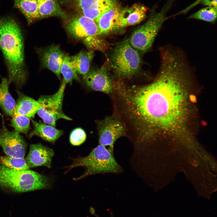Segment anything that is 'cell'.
Segmentation results:
<instances>
[{
  "label": "cell",
  "instance_id": "obj_28",
  "mask_svg": "<svg viewBox=\"0 0 217 217\" xmlns=\"http://www.w3.org/2000/svg\"><path fill=\"white\" fill-rule=\"evenodd\" d=\"M86 134L85 132L80 128H76L71 132L70 136V141L73 145L79 146L86 140Z\"/></svg>",
  "mask_w": 217,
  "mask_h": 217
},
{
  "label": "cell",
  "instance_id": "obj_12",
  "mask_svg": "<svg viewBox=\"0 0 217 217\" xmlns=\"http://www.w3.org/2000/svg\"><path fill=\"white\" fill-rule=\"evenodd\" d=\"M83 78L86 86L92 90L107 94L113 93V82L105 67L89 71Z\"/></svg>",
  "mask_w": 217,
  "mask_h": 217
},
{
  "label": "cell",
  "instance_id": "obj_22",
  "mask_svg": "<svg viewBox=\"0 0 217 217\" xmlns=\"http://www.w3.org/2000/svg\"><path fill=\"white\" fill-rule=\"evenodd\" d=\"M94 55V51L90 50L82 51L76 55L70 56L71 60L78 74L84 75L89 72Z\"/></svg>",
  "mask_w": 217,
  "mask_h": 217
},
{
  "label": "cell",
  "instance_id": "obj_9",
  "mask_svg": "<svg viewBox=\"0 0 217 217\" xmlns=\"http://www.w3.org/2000/svg\"><path fill=\"white\" fill-rule=\"evenodd\" d=\"M62 2L76 13L90 18L96 23L103 13L116 3V0H62Z\"/></svg>",
  "mask_w": 217,
  "mask_h": 217
},
{
  "label": "cell",
  "instance_id": "obj_4",
  "mask_svg": "<svg viewBox=\"0 0 217 217\" xmlns=\"http://www.w3.org/2000/svg\"><path fill=\"white\" fill-rule=\"evenodd\" d=\"M78 166L84 167L85 171L80 177L74 179L75 180L95 174L117 173L121 170V167L115 160L113 154L105 147L100 144L86 156L74 159L72 164L68 168L70 169Z\"/></svg>",
  "mask_w": 217,
  "mask_h": 217
},
{
  "label": "cell",
  "instance_id": "obj_20",
  "mask_svg": "<svg viewBox=\"0 0 217 217\" xmlns=\"http://www.w3.org/2000/svg\"><path fill=\"white\" fill-rule=\"evenodd\" d=\"M14 7L19 10L29 25L39 19L38 0H13Z\"/></svg>",
  "mask_w": 217,
  "mask_h": 217
},
{
  "label": "cell",
  "instance_id": "obj_8",
  "mask_svg": "<svg viewBox=\"0 0 217 217\" xmlns=\"http://www.w3.org/2000/svg\"><path fill=\"white\" fill-rule=\"evenodd\" d=\"M99 135V144L105 147L113 154L114 145L119 138L126 134L125 127L115 113L96 121Z\"/></svg>",
  "mask_w": 217,
  "mask_h": 217
},
{
  "label": "cell",
  "instance_id": "obj_16",
  "mask_svg": "<svg viewBox=\"0 0 217 217\" xmlns=\"http://www.w3.org/2000/svg\"><path fill=\"white\" fill-rule=\"evenodd\" d=\"M18 97L14 115H21L29 118H33L41 107L38 101L17 91Z\"/></svg>",
  "mask_w": 217,
  "mask_h": 217
},
{
  "label": "cell",
  "instance_id": "obj_10",
  "mask_svg": "<svg viewBox=\"0 0 217 217\" xmlns=\"http://www.w3.org/2000/svg\"><path fill=\"white\" fill-rule=\"evenodd\" d=\"M66 28L69 34L77 39L99 35L98 27L94 20L78 13L70 16L67 21Z\"/></svg>",
  "mask_w": 217,
  "mask_h": 217
},
{
  "label": "cell",
  "instance_id": "obj_2",
  "mask_svg": "<svg viewBox=\"0 0 217 217\" xmlns=\"http://www.w3.org/2000/svg\"><path fill=\"white\" fill-rule=\"evenodd\" d=\"M0 49L7 68L9 82L20 88L27 77L24 37L19 24L9 16H0Z\"/></svg>",
  "mask_w": 217,
  "mask_h": 217
},
{
  "label": "cell",
  "instance_id": "obj_18",
  "mask_svg": "<svg viewBox=\"0 0 217 217\" xmlns=\"http://www.w3.org/2000/svg\"><path fill=\"white\" fill-rule=\"evenodd\" d=\"M39 19L51 17H60L66 22L69 15L60 6L58 0H38Z\"/></svg>",
  "mask_w": 217,
  "mask_h": 217
},
{
  "label": "cell",
  "instance_id": "obj_21",
  "mask_svg": "<svg viewBox=\"0 0 217 217\" xmlns=\"http://www.w3.org/2000/svg\"><path fill=\"white\" fill-rule=\"evenodd\" d=\"M0 84V106L7 115L12 116L16 102L8 90L10 83L8 79L2 77Z\"/></svg>",
  "mask_w": 217,
  "mask_h": 217
},
{
  "label": "cell",
  "instance_id": "obj_7",
  "mask_svg": "<svg viewBox=\"0 0 217 217\" xmlns=\"http://www.w3.org/2000/svg\"><path fill=\"white\" fill-rule=\"evenodd\" d=\"M66 84L63 80L61 86L55 93L41 96L39 99L38 101L41 107L37 113L45 124L55 127L56 121L60 119L72 120L64 114L62 110L64 93Z\"/></svg>",
  "mask_w": 217,
  "mask_h": 217
},
{
  "label": "cell",
  "instance_id": "obj_23",
  "mask_svg": "<svg viewBox=\"0 0 217 217\" xmlns=\"http://www.w3.org/2000/svg\"><path fill=\"white\" fill-rule=\"evenodd\" d=\"M60 71L66 84H71L74 80H80L76 70L71 60L70 56L65 55L61 64Z\"/></svg>",
  "mask_w": 217,
  "mask_h": 217
},
{
  "label": "cell",
  "instance_id": "obj_11",
  "mask_svg": "<svg viewBox=\"0 0 217 217\" xmlns=\"http://www.w3.org/2000/svg\"><path fill=\"white\" fill-rule=\"evenodd\" d=\"M2 119L0 128V146L7 156L24 158L27 144L23 137L14 130L10 131L6 127Z\"/></svg>",
  "mask_w": 217,
  "mask_h": 217
},
{
  "label": "cell",
  "instance_id": "obj_30",
  "mask_svg": "<svg viewBox=\"0 0 217 217\" xmlns=\"http://www.w3.org/2000/svg\"><path fill=\"white\" fill-rule=\"evenodd\" d=\"M91 210V213L93 214L94 215L96 216V217H99V215H98L97 214H96L94 211V209L93 208H91V209H90ZM111 217H112V216Z\"/></svg>",
  "mask_w": 217,
  "mask_h": 217
},
{
  "label": "cell",
  "instance_id": "obj_19",
  "mask_svg": "<svg viewBox=\"0 0 217 217\" xmlns=\"http://www.w3.org/2000/svg\"><path fill=\"white\" fill-rule=\"evenodd\" d=\"M33 130L29 134V138L38 136L44 140L54 143L63 134V131L50 125L39 122L32 120Z\"/></svg>",
  "mask_w": 217,
  "mask_h": 217
},
{
  "label": "cell",
  "instance_id": "obj_6",
  "mask_svg": "<svg viewBox=\"0 0 217 217\" xmlns=\"http://www.w3.org/2000/svg\"><path fill=\"white\" fill-rule=\"evenodd\" d=\"M112 66L118 76L130 78L140 70L141 59L140 54L133 48L128 40H125L117 45L111 57Z\"/></svg>",
  "mask_w": 217,
  "mask_h": 217
},
{
  "label": "cell",
  "instance_id": "obj_29",
  "mask_svg": "<svg viewBox=\"0 0 217 217\" xmlns=\"http://www.w3.org/2000/svg\"><path fill=\"white\" fill-rule=\"evenodd\" d=\"M200 3L207 6L217 8V0H201Z\"/></svg>",
  "mask_w": 217,
  "mask_h": 217
},
{
  "label": "cell",
  "instance_id": "obj_3",
  "mask_svg": "<svg viewBox=\"0 0 217 217\" xmlns=\"http://www.w3.org/2000/svg\"><path fill=\"white\" fill-rule=\"evenodd\" d=\"M48 177L31 170H17L0 163V187L17 193L42 189L51 186Z\"/></svg>",
  "mask_w": 217,
  "mask_h": 217
},
{
  "label": "cell",
  "instance_id": "obj_15",
  "mask_svg": "<svg viewBox=\"0 0 217 217\" xmlns=\"http://www.w3.org/2000/svg\"><path fill=\"white\" fill-rule=\"evenodd\" d=\"M147 11L146 7L138 4H135L130 7L121 9L115 30L140 23L146 17Z\"/></svg>",
  "mask_w": 217,
  "mask_h": 217
},
{
  "label": "cell",
  "instance_id": "obj_5",
  "mask_svg": "<svg viewBox=\"0 0 217 217\" xmlns=\"http://www.w3.org/2000/svg\"><path fill=\"white\" fill-rule=\"evenodd\" d=\"M175 0H168L159 12L152 15L146 23L133 33L129 42L133 48L142 52L148 51L151 48L159 31L166 19V13Z\"/></svg>",
  "mask_w": 217,
  "mask_h": 217
},
{
  "label": "cell",
  "instance_id": "obj_1",
  "mask_svg": "<svg viewBox=\"0 0 217 217\" xmlns=\"http://www.w3.org/2000/svg\"><path fill=\"white\" fill-rule=\"evenodd\" d=\"M155 79L149 84L116 89L115 110L137 143L159 134L186 133L191 115L190 89L192 74L185 65L171 59L161 61Z\"/></svg>",
  "mask_w": 217,
  "mask_h": 217
},
{
  "label": "cell",
  "instance_id": "obj_27",
  "mask_svg": "<svg viewBox=\"0 0 217 217\" xmlns=\"http://www.w3.org/2000/svg\"><path fill=\"white\" fill-rule=\"evenodd\" d=\"M99 36L87 37L83 39L84 43L91 50L103 51L105 48L106 44L105 41L100 38Z\"/></svg>",
  "mask_w": 217,
  "mask_h": 217
},
{
  "label": "cell",
  "instance_id": "obj_24",
  "mask_svg": "<svg viewBox=\"0 0 217 217\" xmlns=\"http://www.w3.org/2000/svg\"><path fill=\"white\" fill-rule=\"evenodd\" d=\"M0 163L5 166L17 170H29L25 159L7 155L0 156Z\"/></svg>",
  "mask_w": 217,
  "mask_h": 217
},
{
  "label": "cell",
  "instance_id": "obj_14",
  "mask_svg": "<svg viewBox=\"0 0 217 217\" xmlns=\"http://www.w3.org/2000/svg\"><path fill=\"white\" fill-rule=\"evenodd\" d=\"M54 155L53 150L50 148L40 143L32 144L25 159L29 168L45 166L50 168Z\"/></svg>",
  "mask_w": 217,
  "mask_h": 217
},
{
  "label": "cell",
  "instance_id": "obj_17",
  "mask_svg": "<svg viewBox=\"0 0 217 217\" xmlns=\"http://www.w3.org/2000/svg\"><path fill=\"white\" fill-rule=\"evenodd\" d=\"M121 9L116 3L110 9L100 16L96 21L99 36L115 31Z\"/></svg>",
  "mask_w": 217,
  "mask_h": 217
},
{
  "label": "cell",
  "instance_id": "obj_13",
  "mask_svg": "<svg viewBox=\"0 0 217 217\" xmlns=\"http://www.w3.org/2000/svg\"><path fill=\"white\" fill-rule=\"evenodd\" d=\"M38 53L43 66L54 72L61 80L60 67L66 55L59 47L53 45L38 50Z\"/></svg>",
  "mask_w": 217,
  "mask_h": 217
},
{
  "label": "cell",
  "instance_id": "obj_26",
  "mask_svg": "<svg viewBox=\"0 0 217 217\" xmlns=\"http://www.w3.org/2000/svg\"><path fill=\"white\" fill-rule=\"evenodd\" d=\"M11 125L18 133H22L27 135L30 128V118L23 115H14Z\"/></svg>",
  "mask_w": 217,
  "mask_h": 217
},
{
  "label": "cell",
  "instance_id": "obj_25",
  "mask_svg": "<svg viewBox=\"0 0 217 217\" xmlns=\"http://www.w3.org/2000/svg\"><path fill=\"white\" fill-rule=\"evenodd\" d=\"M217 13V8L207 6L192 14L188 18L213 23L216 20Z\"/></svg>",
  "mask_w": 217,
  "mask_h": 217
}]
</instances>
